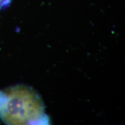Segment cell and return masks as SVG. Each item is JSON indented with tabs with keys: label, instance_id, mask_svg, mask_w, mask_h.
Masks as SVG:
<instances>
[{
	"label": "cell",
	"instance_id": "cell-2",
	"mask_svg": "<svg viewBox=\"0 0 125 125\" xmlns=\"http://www.w3.org/2000/svg\"><path fill=\"white\" fill-rule=\"evenodd\" d=\"M11 0H0V9L7 7L10 4Z\"/></svg>",
	"mask_w": 125,
	"mask_h": 125
},
{
	"label": "cell",
	"instance_id": "cell-1",
	"mask_svg": "<svg viewBox=\"0 0 125 125\" xmlns=\"http://www.w3.org/2000/svg\"><path fill=\"white\" fill-rule=\"evenodd\" d=\"M0 118L8 125L49 124L41 98L22 85L0 90Z\"/></svg>",
	"mask_w": 125,
	"mask_h": 125
}]
</instances>
